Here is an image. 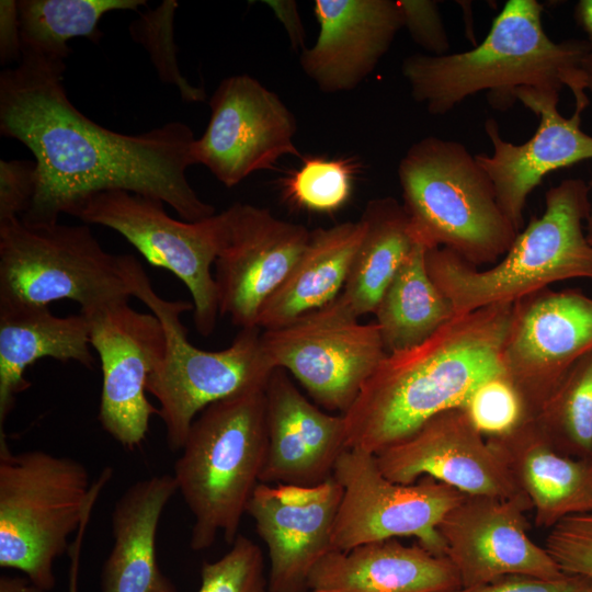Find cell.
<instances>
[{
  "label": "cell",
  "instance_id": "cell-1",
  "mask_svg": "<svg viewBox=\"0 0 592 592\" xmlns=\"http://www.w3.org/2000/svg\"><path fill=\"white\" fill-rule=\"evenodd\" d=\"M65 62L22 55L0 73V133L25 145L36 162L29 225L58 223L87 196L122 190L163 202L185 221L216 214L193 190L194 134L173 121L138 135L105 128L82 114L62 86Z\"/></svg>",
  "mask_w": 592,
  "mask_h": 592
},
{
  "label": "cell",
  "instance_id": "cell-2",
  "mask_svg": "<svg viewBox=\"0 0 592 592\" xmlns=\"http://www.w3.org/2000/svg\"><path fill=\"white\" fill-rule=\"evenodd\" d=\"M512 308L502 303L456 315L422 343L387 354L343 414L346 448L376 455L434 415L465 408L480 385L505 375Z\"/></svg>",
  "mask_w": 592,
  "mask_h": 592
},
{
  "label": "cell",
  "instance_id": "cell-3",
  "mask_svg": "<svg viewBox=\"0 0 592 592\" xmlns=\"http://www.w3.org/2000/svg\"><path fill=\"white\" fill-rule=\"evenodd\" d=\"M536 0H509L485 39L470 50L442 56L413 54L405 58L402 76L412 98L433 115L452 111L466 98L489 92V102L508 107L520 88L571 90L574 109L589 105L583 60L588 41L554 42L542 22Z\"/></svg>",
  "mask_w": 592,
  "mask_h": 592
},
{
  "label": "cell",
  "instance_id": "cell-4",
  "mask_svg": "<svg viewBox=\"0 0 592 592\" xmlns=\"http://www.w3.org/2000/svg\"><path fill=\"white\" fill-rule=\"evenodd\" d=\"M590 206L589 184L566 179L546 192L542 216L531 217L497 264L480 271L453 251L434 248L425 252L429 275L457 315L514 303L556 282L592 281V244L583 231Z\"/></svg>",
  "mask_w": 592,
  "mask_h": 592
},
{
  "label": "cell",
  "instance_id": "cell-5",
  "mask_svg": "<svg viewBox=\"0 0 592 592\" xmlns=\"http://www.w3.org/2000/svg\"><path fill=\"white\" fill-rule=\"evenodd\" d=\"M266 449L265 387L216 401L195 418L173 474L194 519L192 550L212 547L219 535L234 543Z\"/></svg>",
  "mask_w": 592,
  "mask_h": 592
},
{
  "label": "cell",
  "instance_id": "cell-6",
  "mask_svg": "<svg viewBox=\"0 0 592 592\" xmlns=\"http://www.w3.org/2000/svg\"><path fill=\"white\" fill-rule=\"evenodd\" d=\"M398 179L413 238L428 250L448 249L478 267L503 257L519 234L476 155L458 141L414 143Z\"/></svg>",
  "mask_w": 592,
  "mask_h": 592
},
{
  "label": "cell",
  "instance_id": "cell-7",
  "mask_svg": "<svg viewBox=\"0 0 592 592\" xmlns=\"http://www.w3.org/2000/svg\"><path fill=\"white\" fill-rule=\"evenodd\" d=\"M112 474L105 467L90 486L81 462L41 449L12 453L0 430V567L52 590L54 561L69 551V537L91 515Z\"/></svg>",
  "mask_w": 592,
  "mask_h": 592
},
{
  "label": "cell",
  "instance_id": "cell-8",
  "mask_svg": "<svg viewBox=\"0 0 592 592\" xmlns=\"http://www.w3.org/2000/svg\"><path fill=\"white\" fill-rule=\"evenodd\" d=\"M125 274L132 296L149 308L164 330L166 352L148 378L147 392L159 403L169 449L181 451L193 421L206 407L265 387L275 367L263 350L260 328L241 329L223 350H202L190 342L181 320L194 310L192 303L159 296L132 254L126 255Z\"/></svg>",
  "mask_w": 592,
  "mask_h": 592
},
{
  "label": "cell",
  "instance_id": "cell-9",
  "mask_svg": "<svg viewBox=\"0 0 592 592\" xmlns=\"http://www.w3.org/2000/svg\"><path fill=\"white\" fill-rule=\"evenodd\" d=\"M125 259L105 251L87 224L0 220V306L70 299L84 314L129 300Z\"/></svg>",
  "mask_w": 592,
  "mask_h": 592
},
{
  "label": "cell",
  "instance_id": "cell-10",
  "mask_svg": "<svg viewBox=\"0 0 592 592\" xmlns=\"http://www.w3.org/2000/svg\"><path fill=\"white\" fill-rule=\"evenodd\" d=\"M69 215L115 230L151 265L175 275L192 296L196 331L214 332L219 307L212 265L225 237V210L198 221L178 220L159 200L111 190L87 196Z\"/></svg>",
  "mask_w": 592,
  "mask_h": 592
},
{
  "label": "cell",
  "instance_id": "cell-11",
  "mask_svg": "<svg viewBox=\"0 0 592 592\" xmlns=\"http://www.w3.org/2000/svg\"><path fill=\"white\" fill-rule=\"evenodd\" d=\"M273 364L291 373L316 405L344 414L387 355L376 322L361 323L340 294L277 329L261 331Z\"/></svg>",
  "mask_w": 592,
  "mask_h": 592
},
{
  "label": "cell",
  "instance_id": "cell-12",
  "mask_svg": "<svg viewBox=\"0 0 592 592\" xmlns=\"http://www.w3.org/2000/svg\"><path fill=\"white\" fill-rule=\"evenodd\" d=\"M333 478L342 498L332 531V549L414 537L429 551L445 556L437 526L465 493L431 477L398 483L379 469L372 453L346 448L338 458Z\"/></svg>",
  "mask_w": 592,
  "mask_h": 592
},
{
  "label": "cell",
  "instance_id": "cell-13",
  "mask_svg": "<svg viewBox=\"0 0 592 592\" xmlns=\"http://www.w3.org/2000/svg\"><path fill=\"white\" fill-rule=\"evenodd\" d=\"M592 351V297L549 287L513 303L502 351L504 374L526 419L540 411L571 367Z\"/></svg>",
  "mask_w": 592,
  "mask_h": 592
},
{
  "label": "cell",
  "instance_id": "cell-14",
  "mask_svg": "<svg viewBox=\"0 0 592 592\" xmlns=\"http://www.w3.org/2000/svg\"><path fill=\"white\" fill-rule=\"evenodd\" d=\"M210 118L191 148L194 164L205 166L232 187L278 159L301 157L294 137L297 121L277 94L242 73L225 78L209 99Z\"/></svg>",
  "mask_w": 592,
  "mask_h": 592
},
{
  "label": "cell",
  "instance_id": "cell-15",
  "mask_svg": "<svg viewBox=\"0 0 592 592\" xmlns=\"http://www.w3.org/2000/svg\"><path fill=\"white\" fill-rule=\"evenodd\" d=\"M83 315L91 348L101 361L100 424L123 447L134 449L146 439L151 415L159 414L146 394L148 378L166 352L164 330L153 314L135 310L128 300Z\"/></svg>",
  "mask_w": 592,
  "mask_h": 592
},
{
  "label": "cell",
  "instance_id": "cell-16",
  "mask_svg": "<svg viewBox=\"0 0 592 592\" xmlns=\"http://www.w3.org/2000/svg\"><path fill=\"white\" fill-rule=\"evenodd\" d=\"M225 214L214 264L219 315L240 329L258 328L261 308L295 265L310 230L251 204L235 203Z\"/></svg>",
  "mask_w": 592,
  "mask_h": 592
},
{
  "label": "cell",
  "instance_id": "cell-17",
  "mask_svg": "<svg viewBox=\"0 0 592 592\" xmlns=\"http://www.w3.org/2000/svg\"><path fill=\"white\" fill-rule=\"evenodd\" d=\"M525 494L514 498L469 496L442 519L437 532L460 587H473L509 574L559 579L565 573L545 547L528 536Z\"/></svg>",
  "mask_w": 592,
  "mask_h": 592
},
{
  "label": "cell",
  "instance_id": "cell-18",
  "mask_svg": "<svg viewBox=\"0 0 592 592\" xmlns=\"http://www.w3.org/2000/svg\"><path fill=\"white\" fill-rule=\"evenodd\" d=\"M375 456L380 471L398 483L431 477L469 496L524 494L464 408L434 415L411 435Z\"/></svg>",
  "mask_w": 592,
  "mask_h": 592
},
{
  "label": "cell",
  "instance_id": "cell-19",
  "mask_svg": "<svg viewBox=\"0 0 592 592\" xmlns=\"http://www.w3.org/2000/svg\"><path fill=\"white\" fill-rule=\"evenodd\" d=\"M341 498L333 476L315 486H257L247 514L267 548L271 592H307L312 569L332 550Z\"/></svg>",
  "mask_w": 592,
  "mask_h": 592
},
{
  "label": "cell",
  "instance_id": "cell-20",
  "mask_svg": "<svg viewBox=\"0 0 592 592\" xmlns=\"http://www.w3.org/2000/svg\"><path fill=\"white\" fill-rule=\"evenodd\" d=\"M514 98L538 116L535 134L515 145L504 140L497 122L489 118L485 129L493 151L476 158L491 179L501 208L520 232L531 192L548 173L592 159V136L581 129L582 111L574 109L570 117L558 112L557 91L520 88Z\"/></svg>",
  "mask_w": 592,
  "mask_h": 592
},
{
  "label": "cell",
  "instance_id": "cell-21",
  "mask_svg": "<svg viewBox=\"0 0 592 592\" xmlns=\"http://www.w3.org/2000/svg\"><path fill=\"white\" fill-rule=\"evenodd\" d=\"M265 406L267 449L260 482L315 486L330 479L346 449L344 415L308 400L281 367L269 377Z\"/></svg>",
  "mask_w": 592,
  "mask_h": 592
},
{
  "label": "cell",
  "instance_id": "cell-22",
  "mask_svg": "<svg viewBox=\"0 0 592 592\" xmlns=\"http://www.w3.org/2000/svg\"><path fill=\"white\" fill-rule=\"evenodd\" d=\"M316 43L300 56L304 72L325 93L350 91L376 68L403 27L391 0H316Z\"/></svg>",
  "mask_w": 592,
  "mask_h": 592
},
{
  "label": "cell",
  "instance_id": "cell-23",
  "mask_svg": "<svg viewBox=\"0 0 592 592\" xmlns=\"http://www.w3.org/2000/svg\"><path fill=\"white\" fill-rule=\"evenodd\" d=\"M459 587L446 556L392 538L330 550L312 569L307 592H448Z\"/></svg>",
  "mask_w": 592,
  "mask_h": 592
},
{
  "label": "cell",
  "instance_id": "cell-24",
  "mask_svg": "<svg viewBox=\"0 0 592 592\" xmlns=\"http://www.w3.org/2000/svg\"><path fill=\"white\" fill-rule=\"evenodd\" d=\"M487 440L531 501L537 527L551 528L560 520L592 508V458L558 452L533 419Z\"/></svg>",
  "mask_w": 592,
  "mask_h": 592
},
{
  "label": "cell",
  "instance_id": "cell-25",
  "mask_svg": "<svg viewBox=\"0 0 592 592\" xmlns=\"http://www.w3.org/2000/svg\"><path fill=\"white\" fill-rule=\"evenodd\" d=\"M178 492L173 475H157L130 485L116 500L111 527L113 546L101 572V592H179L163 574L156 551L162 512Z\"/></svg>",
  "mask_w": 592,
  "mask_h": 592
},
{
  "label": "cell",
  "instance_id": "cell-26",
  "mask_svg": "<svg viewBox=\"0 0 592 592\" xmlns=\"http://www.w3.org/2000/svg\"><path fill=\"white\" fill-rule=\"evenodd\" d=\"M46 357L93 368L87 316L59 317L48 306H0V430L16 397L31 387L26 368Z\"/></svg>",
  "mask_w": 592,
  "mask_h": 592
},
{
  "label": "cell",
  "instance_id": "cell-27",
  "mask_svg": "<svg viewBox=\"0 0 592 592\" xmlns=\"http://www.w3.org/2000/svg\"><path fill=\"white\" fill-rule=\"evenodd\" d=\"M364 231L361 218L310 230L295 265L261 308L258 328H281L334 300L344 288Z\"/></svg>",
  "mask_w": 592,
  "mask_h": 592
},
{
  "label": "cell",
  "instance_id": "cell-28",
  "mask_svg": "<svg viewBox=\"0 0 592 592\" xmlns=\"http://www.w3.org/2000/svg\"><path fill=\"white\" fill-rule=\"evenodd\" d=\"M361 219L365 231L341 293L358 318L375 312L417 242L402 204L394 197L371 200Z\"/></svg>",
  "mask_w": 592,
  "mask_h": 592
},
{
  "label": "cell",
  "instance_id": "cell-29",
  "mask_svg": "<svg viewBox=\"0 0 592 592\" xmlns=\"http://www.w3.org/2000/svg\"><path fill=\"white\" fill-rule=\"evenodd\" d=\"M426 250L415 242L374 312L387 354L422 343L457 315L429 275Z\"/></svg>",
  "mask_w": 592,
  "mask_h": 592
},
{
  "label": "cell",
  "instance_id": "cell-30",
  "mask_svg": "<svg viewBox=\"0 0 592 592\" xmlns=\"http://www.w3.org/2000/svg\"><path fill=\"white\" fill-rule=\"evenodd\" d=\"M144 5V0H20L21 54L64 62L70 53L69 39H100L98 24L104 14Z\"/></svg>",
  "mask_w": 592,
  "mask_h": 592
},
{
  "label": "cell",
  "instance_id": "cell-31",
  "mask_svg": "<svg viewBox=\"0 0 592 592\" xmlns=\"http://www.w3.org/2000/svg\"><path fill=\"white\" fill-rule=\"evenodd\" d=\"M533 420L558 452L592 458V351L571 367Z\"/></svg>",
  "mask_w": 592,
  "mask_h": 592
},
{
  "label": "cell",
  "instance_id": "cell-32",
  "mask_svg": "<svg viewBox=\"0 0 592 592\" xmlns=\"http://www.w3.org/2000/svg\"><path fill=\"white\" fill-rule=\"evenodd\" d=\"M354 168L349 160L311 157L284 182L286 196L301 208L332 213L349 201Z\"/></svg>",
  "mask_w": 592,
  "mask_h": 592
},
{
  "label": "cell",
  "instance_id": "cell-33",
  "mask_svg": "<svg viewBox=\"0 0 592 592\" xmlns=\"http://www.w3.org/2000/svg\"><path fill=\"white\" fill-rule=\"evenodd\" d=\"M230 546L219 559L202 563L197 592H271L260 547L241 534Z\"/></svg>",
  "mask_w": 592,
  "mask_h": 592
},
{
  "label": "cell",
  "instance_id": "cell-34",
  "mask_svg": "<svg viewBox=\"0 0 592 592\" xmlns=\"http://www.w3.org/2000/svg\"><path fill=\"white\" fill-rule=\"evenodd\" d=\"M177 7L173 0L163 1L156 10L134 21L130 33L150 53L161 80L175 84L184 101L202 102L205 100L204 89L190 84L177 64L173 43V15Z\"/></svg>",
  "mask_w": 592,
  "mask_h": 592
},
{
  "label": "cell",
  "instance_id": "cell-35",
  "mask_svg": "<svg viewBox=\"0 0 592 592\" xmlns=\"http://www.w3.org/2000/svg\"><path fill=\"white\" fill-rule=\"evenodd\" d=\"M464 409L485 437L510 433L526 420L522 399L505 375L496 376L480 385Z\"/></svg>",
  "mask_w": 592,
  "mask_h": 592
},
{
  "label": "cell",
  "instance_id": "cell-36",
  "mask_svg": "<svg viewBox=\"0 0 592 592\" xmlns=\"http://www.w3.org/2000/svg\"><path fill=\"white\" fill-rule=\"evenodd\" d=\"M545 548L565 573L592 579V508L553 526Z\"/></svg>",
  "mask_w": 592,
  "mask_h": 592
},
{
  "label": "cell",
  "instance_id": "cell-37",
  "mask_svg": "<svg viewBox=\"0 0 592 592\" xmlns=\"http://www.w3.org/2000/svg\"><path fill=\"white\" fill-rule=\"evenodd\" d=\"M402 13L403 27L413 41L430 55H446L449 41L444 27L439 4L431 0H398Z\"/></svg>",
  "mask_w": 592,
  "mask_h": 592
},
{
  "label": "cell",
  "instance_id": "cell-38",
  "mask_svg": "<svg viewBox=\"0 0 592 592\" xmlns=\"http://www.w3.org/2000/svg\"><path fill=\"white\" fill-rule=\"evenodd\" d=\"M36 162L0 161V220L21 217L30 208L36 191Z\"/></svg>",
  "mask_w": 592,
  "mask_h": 592
},
{
  "label": "cell",
  "instance_id": "cell-39",
  "mask_svg": "<svg viewBox=\"0 0 592 592\" xmlns=\"http://www.w3.org/2000/svg\"><path fill=\"white\" fill-rule=\"evenodd\" d=\"M587 580L570 574L554 580L509 574L473 587H459L448 592H581Z\"/></svg>",
  "mask_w": 592,
  "mask_h": 592
},
{
  "label": "cell",
  "instance_id": "cell-40",
  "mask_svg": "<svg viewBox=\"0 0 592 592\" xmlns=\"http://www.w3.org/2000/svg\"><path fill=\"white\" fill-rule=\"evenodd\" d=\"M21 37L18 16V1H0V58L5 64L21 60Z\"/></svg>",
  "mask_w": 592,
  "mask_h": 592
},
{
  "label": "cell",
  "instance_id": "cell-41",
  "mask_svg": "<svg viewBox=\"0 0 592 592\" xmlns=\"http://www.w3.org/2000/svg\"><path fill=\"white\" fill-rule=\"evenodd\" d=\"M265 2L270 8L273 9L276 18L284 25L292 47L296 50L303 47L305 41V30L298 14L296 2L289 0Z\"/></svg>",
  "mask_w": 592,
  "mask_h": 592
},
{
  "label": "cell",
  "instance_id": "cell-42",
  "mask_svg": "<svg viewBox=\"0 0 592 592\" xmlns=\"http://www.w3.org/2000/svg\"><path fill=\"white\" fill-rule=\"evenodd\" d=\"M89 520H90V516H88L83 521V523L81 524L80 528L77 532L75 542L70 545V548H69L70 569H69L68 592H79L78 578H79L80 554H81L83 537H84V533H86Z\"/></svg>",
  "mask_w": 592,
  "mask_h": 592
},
{
  "label": "cell",
  "instance_id": "cell-43",
  "mask_svg": "<svg viewBox=\"0 0 592 592\" xmlns=\"http://www.w3.org/2000/svg\"><path fill=\"white\" fill-rule=\"evenodd\" d=\"M0 592H47L33 583L26 576H8L0 577Z\"/></svg>",
  "mask_w": 592,
  "mask_h": 592
},
{
  "label": "cell",
  "instance_id": "cell-44",
  "mask_svg": "<svg viewBox=\"0 0 592 592\" xmlns=\"http://www.w3.org/2000/svg\"><path fill=\"white\" fill-rule=\"evenodd\" d=\"M576 18L579 25L588 36V43L592 50V0H580L576 5Z\"/></svg>",
  "mask_w": 592,
  "mask_h": 592
},
{
  "label": "cell",
  "instance_id": "cell-45",
  "mask_svg": "<svg viewBox=\"0 0 592 592\" xmlns=\"http://www.w3.org/2000/svg\"><path fill=\"white\" fill-rule=\"evenodd\" d=\"M582 68L585 76L587 90L592 93V50L585 56Z\"/></svg>",
  "mask_w": 592,
  "mask_h": 592
},
{
  "label": "cell",
  "instance_id": "cell-46",
  "mask_svg": "<svg viewBox=\"0 0 592 592\" xmlns=\"http://www.w3.org/2000/svg\"><path fill=\"white\" fill-rule=\"evenodd\" d=\"M589 187H590V193L592 194V179L589 183ZM587 232H585V236H587V239L589 241L590 244H592V196H591V206H590V212H589V216L587 218Z\"/></svg>",
  "mask_w": 592,
  "mask_h": 592
},
{
  "label": "cell",
  "instance_id": "cell-47",
  "mask_svg": "<svg viewBox=\"0 0 592 592\" xmlns=\"http://www.w3.org/2000/svg\"><path fill=\"white\" fill-rule=\"evenodd\" d=\"M581 592H592V579H588Z\"/></svg>",
  "mask_w": 592,
  "mask_h": 592
}]
</instances>
